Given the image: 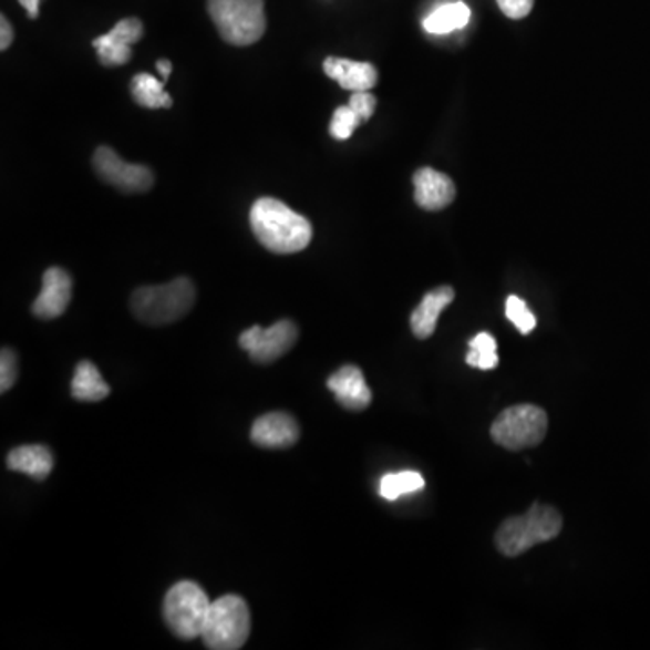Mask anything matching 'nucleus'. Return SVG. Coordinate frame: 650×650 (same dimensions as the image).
Listing matches in <instances>:
<instances>
[{
  "label": "nucleus",
  "instance_id": "26",
  "mask_svg": "<svg viewBox=\"0 0 650 650\" xmlns=\"http://www.w3.org/2000/svg\"><path fill=\"white\" fill-rule=\"evenodd\" d=\"M17 357L11 349H2L0 357V391L8 392L17 382Z\"/></svg>",
  "mask_w": 650,
  "mask_h": 650
},
{
  "label": "nucleus",
  "instance_id": "23",
  "mask_svg": "<svg viewBox=\"0 0 650 650\" xmlns=\"http://www.w3.org/2000/svg\"><path fill=\"white\" fill-rule=\"evenodd\" d=\"M506 317L523 334L532 333L535 326H537V318L529 311L526 302L518 299L517 295H509L508 300H506Z\"/></svg>",
  "mask_w": 650,
  "mask_h": 650
},
{
  "label": "nucleus",
  "instance_id": "10",
  "mask_svg": "<svg viewBox=\"0 0 650 650\" xmlns=\"http://www.w3.org/2000/svg\"><path fill=\"white\" fill-rule=\"evenodd\" d=\"M73 295V280L62 268H50L42 277V289L33 302L34 317L53 320L65 313Z\"/></svg>",
  "mask_w": 650,
  "mask_h": 650
},
{
  "label": "nucleus",
  "instance_id": "5",
  "mask_svg": "<svg viewBox=\"0 0 650 650\" xmlns=\"http://www.w3.org/2000/svg\"><path fill=\"white\" fill-rule=\"evenodd\" d=\"M251 617L246 601L237 595H226L211 601L203 641L211 650H237L250 636Z\"/></svg>",
  "mask_w": 650,
  "mask_h": 650
},
{
  "label": "nucleus",
  "instance_id": "2",
  "mask_svg": "<svg viewBox=\"0 0 650 650\" xmlns=\"http://www.w3.org/2000/svg\"><path fill=\"white\" fill-rule=\"evenodd\" d=\"M563 515L549 504L535 503L524 515H515L501 524L495 546L506 557H518L537 544L548 543L563 532Z\"/></svg>",
  "mask_w": 650,
  "mask_h": 650
},
{
  "label": "nucleus",
  "instance_id": "15",
  "mask_svg": "<svg viewBox=\"0 0 650 650\" xmlns=\"http://www.w3.org/2000/svg\"><path fill=\"white\" fill-rule=\"evenodd\" d=\"M455 299L454 288L451 286H441L432 289L423 297L420 306L412 311L411 329L420 340H426L434 334L437 328V318L443 313L446 306H451Z\"/></svg>",
  "mask_w": 650,
  "mask_h": 650
},
{
  "label": "nucleus",
  "instance_id": "19",
  "mask_svg": "<svg viewBox=\"0 0 650 650\" xmlns=\"http://www.w3.org/2000/svg\"><path fill=\"white\" fill-rule=\"evenodd\" d=\"M134 102L145 109H171V94L165 91V80L148 73H140L131 82Z\"/></svg>",
  "mask_w": 650,
  "mask_h": 650
},
{
  "label": "nucleus",
  "instance_id": "12",
  "mask_svg": "<svg viewBox=\"0 0 650 650\" xmlns=\"http://www.w3.org/2000/svg\"><path fill=\"white\" fill-rule=\"evenodd\" d=\"M300 437V426L288 412H269L251 426V441L262 448H288Z\"/></svg>",
  "mask_w": 650,
  "mask_h": 650
},
{
  "label": "nucleus",
  "instance_id": "28",
  "mask_svg": "<svg viewBox=\"0 0 650 650\" xmlns=\"http://www.w3.org/2000/svg\"><path fill=\"white\" fill-rule=\"evenodd\" d=\"M497 4L508 19L520 20L532 13L535 0H497Z\"/></svg>",
  "mask_w": 650,
  "mask_h": 650
},
{
  "label": "nucleus",
  "instance_id": "18",
  "mask_svg": "<svg viewBox=\"0 0 650 650\" xmlns=\"http://www.w3.org/2000/svg\"><path fill=\"white\" fill-rule=\"evenodd\" d=\"M470 17H472V11L468 6L461 0H455V2L435 8L431 16L423 19V28L426 33L448 34L455 30H463L468 24Z\"/></svg>",
  "mask_w": 650,
  "mask_h": 650
},
{
  "label": "nucleus",
  "instance_id": "6",
  "mask_svg": "<svg viewBox=\"0 0 650 650\" xmlns=\"http://www.w3.org/2000/svg\"><path fill=\"white\" fill-rule=\"evenodd\" d=\"M492 440L508 451H526L540 445L548 434V414L537 405H514L501 412L492 425Z\"/></svg>",
  "mask_w": 650,
  "mask_h": 650
},
{
  "label": "nucleus",
  "instance_id": "16",
  "mask_svg": "<svg viewBox=\"0 0 650 650\" xmlns=\"http://www.w3.org/2000/svg\"><path fill=\"white\" fill-rule=\"evenodd\" d=\"M53 463V454L44 445L19 446L8 455L10 470L30 475L37 481H44L51 474Z\"/></svg>",
  "mask_w": 650,
  "mask_h": 650
},
{
  "label": "nucleus",
  "instance_id": "17",
  "mask_svg": "<svg viewBox=\"0 0 650 650\" xmlns=\"http://www.w3.org/2000/svg\"><path fill=\"white\" fill-rule=\"evenodd\" d=\"M71 394L74 400L94 403V401L105 400L111 394V386L105 383L94 363L80 362L74 369Z\"/></svg>",
  "mask_w": 650,
  "mask_h": 650
},
{
  "label": "nucleus",
  "instance_id": "20",
  "mask_svg": "<svg viewBox=\"0 0 650 650\" xmlns=\"http://www.w3.org/2000/svg\"><path fill=\"white\" fill-rule=\"evenodd\" d=\"M423 488H425V479L420 472H414V470L386 474L380 481V495L386 501H396L403 495L414 494Z\"/></svg>",
  "mask_w": 650,
  "mask_h": 650
},
{
  "label": "nucleus",
  "instance_id": "29",
  "mask_svg": "<svg viewBox=\"0 0 650 650\" xmlns=\"http://www.w3.org/2000/svg\"><path fill=\"white\" fill-rule=\"evenodd\" d=\"M13 44V28L6 17L0 19V50L6 51Z\"/></svg>",
  "mask_w": 650,
  "mask_h": 650
},
{
  "label": "nucleus",
  "instance_id": "30",
  "mask_svg": "<svg viewBox=\"0 0 650 650\" xmlns=\"http://www.w3.org/2000/svg\"><path fill=\"white\" fill-rule=\"evenodd\" d=\"M22 8L28 11V16L30 19H37L39 17L40 11V0H19Z\"/></svg>",
  "mask_w": 650,
  "mask_h": 650
},
{
  "label": "nucleus",
  "instance_id": "13",
  "mask_svg": "<svg viewBox=\"0 0 650 650\" xmlns=\"http://www.w3.org/2000/svg\"><path fill=\"white\" fill-rule=\"evenodd\" d=\"M414 197L423 210H443L455 199L454 182L434 168H420L414 174Z\"/></svg>",
  "mask_w": 650,
  "mask_h": 650
},
{
  "label": "nucleus",
  "instance_id": "21",
  "mask_svg": "<svg viewBox=\"0 0 650 650\" xmlns=\"http://www.w3.org/2000/svg\"><path fill=\"white\" fill-rule=\"evenodd\" d=\"M466 363L481 371H492L499 365L497 342L489 333H479L474 340H470V352L466 354Z\"/></svg>",
  "mask_w": 650,
  "mask_h": 650
},
{
  "label": "nucleus",
  "instance_id": "3",
  "mask_svg": "<svg viewBox=\"0 0 650 650\" xmlns=\"http://www.w3.org/2000/svg\"><path fill=\"white\" fill-rule=\"evenodd\" d=\"M196 303V286L190 279L172 280L162 286L136 289L131 309L140 322L147 326H168L185 317Z\"/></svg>",
  "mask_w": 650,
  "mask_h": 650
},
{
  "label": "nucleus",
  "instance_id": "27",
  "mask_svg": "<svg viewBox=\"0 0 650 650\" xmlns=\"http://www.w3.org/2000/svg\"><path fill=\"white\" fill-rule=\"evenodd\" d=\"M349 107L360 116L362 122H368L376 111V99L369 91H357V93H352L351 100H349Z\"/></svg>",
  "mask_w": 650,
  "mask_h": 650
},
{
  "label": "nucleus",
  "instance_id": "4",
  "mask_svg": "<svg viewBox=\"0 0 650 650\" xmlns=\"http://www.w3.org/2000/svg\"><path fill=\"white\" fill-rule=\"evenodd\" d=\"M220 39L237 48L255 44L266 31L265 0H208Z\"/></svg>",
  "mask_w": 650,
  "mask_h": 650
},
{
  "label": "nucleus",
  "instance_id": "31",
  "mask_svg": "<svg viewBox=\"0 0 650 650\" xmlns=\"http://www.w3.org/2000/svg\"><path fill=\"white\" fill-rule=\"evenodd\" d=\"M157 73L167 82L168 76L172 74V62L171 60H157L156 64Z\"/></svg>",
  "mask_w": 650,
  "mask_h": 650
},
{
  "label": "nucleus",
  "instance_id": "1",
  "mask_svg": "<svg viewBox=\"0 0 650 650\" xmlns=\"http://www.w3.org/2000/svg\"><path fill=\"white\" fill-rule=\"evenodd\" d=\"M250 225L257 240L271 254H299L313 239L311 223L274 197L255 200L250 210Z\"/></svg>",
  "mask_w": 650,
  "mask_h": 650
},
{
  "label": "nucleus",
  "instance_id": "22",
  "mask_svg": "<svg viewBox=\"0 0 650 650\" xmlns=\"http://www.w3.org/2000/svg\"><path fill=\"white\" fill-rule=\"evenodd\" d=\"M93 48L99 53L100 62L105 68H117V65L127 64L133 56V48L116 42H105L102 39L93 40Z\"/></svg>",
  "mask_w": 650,
  "mask_h": 650
},
{
  "label": "nucleus",
  "instance_id": "11",
  "mask_svg": "<svg viewBox=\"0 0 650 650\" xmlns=\"http://www.w3.org/2000/svg\"><path fill=\"white\" fill-rule=\"evenodd\" d=\"M328 386L338 403L348 411L362 412L372 403L371 389L365 382L362 369L357 365H343L338 369L329 376Z\"/></svg>",
  "mask_w": 650,
  "mask_h": 650
},
{
  "label": "nucleus",
  "instance_id": "24",
  "mask_svg": "<svg viewBox=\"0 0 650 650\" xmlns=\"http://www.w3.org/2000/svg\"><path fill=\"white\" fill-rule=\"evenodd\" d=\"M143 37V24L142 20L123 19L114 25L113 30L109 33L102 34L99 39L105 40V42H116V44L133 45L140 42Z\"/></svg>",
  "mask_w": 650,
  "mask_h": 650
},
{
  "label": "nucleus",
  "instance_id": "25",
  "mask_svg": "<svg viewBox=\"0 0 650 650\" xmlns=\"http://www.w3.org/2000/svg\"><path fill=\"white\" fill-rule=\"evenodd\" d=\"M360 123H362L360 116L349 105H342V107H338L334 111L333 120H331V125H329V133H331L334 140L343 142V140H349L352 136V133L357 131Z\"/></svg>",
  "mask_w": 650,
  "mask_h": 650
},
{
  "label": "nucleus",
  "instance_id": "7",
  "mask_svg": "<svg viewBox=\"0 0 650 650\" xmlns=\"http://www.w3.org/2000/svg\"><path fill=\"white\" fill-rule=\"evenodd\" d=\"M211 601L196 582H177L163 601V618L177 638L196 640L203 634Z\"/></svg>",
  "mask_w": 650,
  "mask_h": 650
},
{
  "label": "nucleus",
  "instance_id": "8",
  "mask_svg": "<svg viewBox=\"0 0 650 650\" xmlns=\"http://www.w3.org/2000/svg\"><path fill=\"white\" fill-rule=\"evenodd\" d=\"M93 167L103 182L123 194H143L154 185V174L151 168L125 162L111 147L96 148Z\"/></svg>",
  "mask_w": 650,
  "mask_h": 650
},
{
  "label": "nucleus",
  "instance_id": "9",
  "mask_svg": "<svg viewBox=\"0 0 650 650\" xmlns=\"http://www.w3.org/2000/svg\"><path fill=\"white\" fill-rule=\"evenodd\" d=\"M299 340V328L291 320H280L271 328L262 329L260 326L246 329L240 334V348L250 354L257 363H271L291 351Z\"/></svg>",
  "mask_w": 650,
  "mask_h": 650
},
{
  "label": "nucleus",
  "instance_id": "14",
  "mask_svg": "<svg viewBox=\"0 0 650 650\" xmlns=\"http://www.w3.org/2000/svg\"><path fill=\"white\" fill-rule=\"evenodd\" d=\"M323 71L329 79L340 84L345 91H371L378 84V71L369 62H354V60L337 59L329 56L323 60Z\"/></svg>",
  "mask_w": 650,
  "mask_h": 650
}]
</instances>
